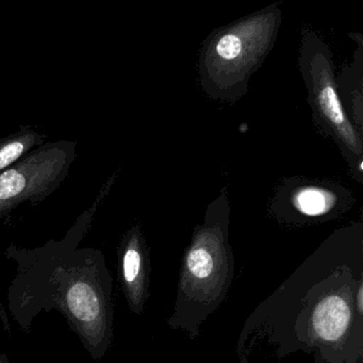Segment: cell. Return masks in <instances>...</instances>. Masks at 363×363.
Masks as SVG:
<instances>
[{"label": "cell", "instance_id": "obj_3", "mask_svg": "<svg viewBox=\"0 0 363 363\" xmlns=\"http://www.w3.org/2000/svg\"><path fill=\"white\" fill-rule=\"evenodd\" d=\"M235 276V259L222 227L207 224L195 233L180 272L169 325L196 337L203 323L220 307Z\"/></svg>", "mask_w": 363, "mask_h": 363}, {"label": "cell", "instance_id": "obj_8", "mask_svg": "<svg viewBox=\"0 0 363 363\" xmlns=\"http://www.w3.org/2000/svg\"><path fill=\"white\" fill-rule=\"evenodd\" d=\"M48 135L29 125H21L18 130L0 139V173L44 145Z\"/></svg>", "mask_w": 363, "mask_h": 363}, {"label": "cell", "instance_id": "obj_5", "mask_svg": "<svg viewBox=\"0 0 363 363\" xmlns=\"http://www.w3.org/2000/svg\"><path fill=\"white\" fill-rule=\"evenodd\" d=\"M118 274L131 311L142 314L150 296V261L143 235L133 226L118 248Z\"/></svg>", "mask_w": 363, "mask_h": 363}, {"label": "cell", "instance_id": "obj_9", "mask_svg": "<svg viewBox=\"0 0 363 363\" xmlns=\"http://www.w3.org/2000/svg\"><path fill=\"white\" fill-rule=\"evenodd\" d=\"M333 197L326 191L318 188H306L295 196L294 203L307 216H320L326 213L333 207Z\"/></svg>", "mask_w": 363, "mask_h": 363}, {"label": "cell", "instance_id": "obj_1", "mask_svg": "<svg viewBox=\"0 0 363 363\" xmlns=\"http://www.w3.org/2000/svg\"><path fill=\"white\" fill-rule=\"evenodd\" d=\"M362 263H303L248 318L282 358L301 350L316 363H362Z\"/></svg>", "mask_w": 363, "mask_h": 363}, {"label": "cell", "instance_id": "obj_2", "mask_svg": "<svg viewBox=\"0 0 363 363\" xmlns=\"http://www.w3.org/2000/svg\"><path fill=\"white\" fill-rule=\"evenodd\" d=\"M69 252L55 257L50 296L91 356L101 359L112 337L111 277L99 250Z\"/></svg>", "mask_w": 363, "mask_h": 363}, {"label": "cell", "instance_id": "obj_4", "mask_svg": "<svg viewBox=\"0 0 363 363\" xmlns=\"http://www.w3.org/2000/svg\"><path fill=\"white\" fill-rule=\"evenodd\" d=\"M77 158V142H46L0 173V218L25 203L39 205L61 188Z\"/></svg>", "mask_w": 363, "mask_h": 363}, {"label": "cell", "instance_id": "obj_7", "mask_svg": "<svg viewBox=\"0 0 363 363\" xmlns=\"http://www.w3.org/2000/svg\"><path fill=\"white\" fill-rule=\"evenodd\" d=\"M259 24L258 21L248 23L220 35L213 48L212 59H216L214 63H218L220 69L227 67L231 71L252 63L254 45L250 42L255 41L256 35L252 33Z\"/></svg>", "mask_w": 363, "mask_h": 363}, {"label": "cell", "instance_id": "obj_10", "mask_svg": "<svg viewBox=\"0 0 363 363\" xmlns=\"http://www.w3.org/2000/svg\"><path fill=\"white\" fill-rule=\"evenodd\" d=\"M0 363H9V359L5 354H0Z\"/></svg>", "mask_w": 363, "mask_h": 363}, {"label": "cell", "instance_id": "obj_6", "mask_svg": "<svg viewBox=\"0 0 363 363\" xmlns=\"http://www.w3.org/2000/svg\"><path fill=\"white\" fill-rule=\"evenodd\" d=\"M329 69L328 63L323 61L322 56H320V60H318V57H316L315 60L312 63L311 82L312 93H313L312 95H313L314 103L316 104V107L320 111V118L326 121L329 128L333 130L335 135H337V138L345 144L350 152L360 157V142L344 113Z\"/></svg>", "mask_w": 363, "mask_h": 363}]
</instances>
